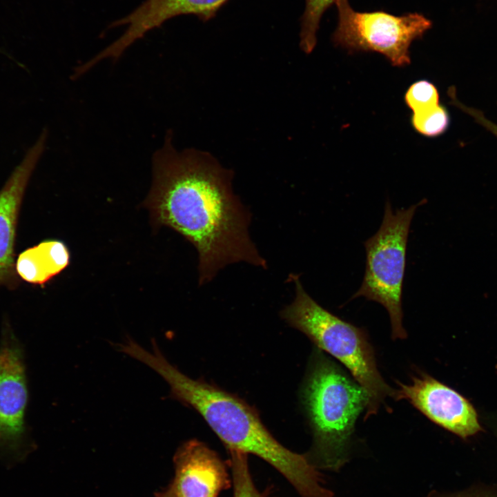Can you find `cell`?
Returning a JSON list of instances; mask_svg holds the SVG:
<instances>
[{
  "instance_id": "obj_18",
  "label": "cell",
  "mask_w": 497,
  "mask_h": 497,
  "mask_svg": "<svg viewBox=\"0 0 497 497\" xmlns=\"http://www.w3.org/2000/svg\"><path fill=\"white\" fill-rule=\"evenodd\" d=\"M426 497H497V487L480 484L455 492L431 491Z\"/></svg>"
},
{
  "instance_id": "obj_5",
  "label": "cell",
  "mask_w": 497,
  "mask_h": 497,
  "mask_svg": "<svg viewBox=\"0 0 497 497\" xmlns=\"http://www.w3.org/2000/svg\"><path fill=\"white\" fill-rule=\"evenodd\" d=\"M425 202L423 199L407 208L393 211L390 202L387 201L379 229L364 243V278L350 299L364 297L382 305L390 318L393 340L407 337L402 324V308L407 244L412 218L416 209Z\"/></svg>"
},
{
  "instance_id": "obj_1",
  "label": "cell",
  "mask_w": 497,
  "mask_h": 497,
  "mask_svg": "<svg viewBox=\"0 0 497 497\" xmlns=\"http://www.w3.org/2000/svg\"><path fill=\"white\" fill-rule=\"evenodd\" d=\"M233 172L211 154L177 151L171 133L153 157V180L144 204L155 226H166L197 251L199 284L239 262L266 268L248 234L249 211L233 193Z\"/></svg>"
},
{
  "instance_id": "obj_4",
  "label": "cell",
  "mask_w": 497,
  "mask_h": 497,
  "mask_svg": "<svg viewBox=\"0 0 497 497\" xmlns=\"http://www.w3.org/2000/svg\"><path fill=\"white\" fill-rule=\"evenodd\" d=\"M292 277L295 297L281 311L282 318L350 371L368 396L367 420L377 413L386 398H393L396 389L380 375L366 331L323 308L306 292L298 275Z\"/></svg>"
},
{
  "instance_id": "obj_16",
  "label": "cell",
  "mask_w": 497,
  "mask_h": 497,
  "mask_svg": "<svg viewBox=\"0 0 497 497\" xmlns=\"http://www.w3.org/2000/svg\"><path fill=\"white\" fill-rule=\"evenodd\" d=\"M405 101L413 113H416L438 105L439 93L431 82L419 80L409 87L405 95Z\"/></svg>"
},
{
  "instance_id": "obj_14",
  "label": "cell",
  "mask_w": 497,
  "mask_h": 497,
  "mask_svg": "<svg viewBox=\"0 0 497 497\" xmlns=\"http://www.w3.org/2000/svg\"><path fill=\"white\" fill-rule=\"evenodd\" d=\"M411 122L416 131L420 134L435 137L447 130L450 118L445 107L439 104L435 107L413 113Z\"/></svg>"
},
{
  "instance_id": "obj_13",
  "label": "cell",
  "mask_w": 497,
  "mask_h": 497,
  "mask_svg": "<svg viewBox=\"0 0 497 497\" xmlns=\"http://www.w3.org/2000/svg\"><path fill=\"white\" fill-rule=\"evenodd\" d=\"M337 0H305V8L302 16L300 42L302 50L311 53L315 47L317 32L324 12Z\"/></svg>"
},
{
  "instance_id": "obj_3",
  "label": "cell",
  "mask_w": 497,
  "mask_h": 497,
  "mask_svg": "<svg viewBox=\"0 0 497 497\" xmlns=\"http://www.w3.org/2000/svg\"><path fill=\"white\" fill-rule=\"evenodd\" d=\"M313 433L306 454L317 469L339 470L347 461L355 422L367 409L368 396L320 349L313 353L300 392Z\"/></svg>"
},
{
  "instance_id": "obj_7",
  "label": "cell",
  "mask_w": 497,
  "mask_h": 497,
  "mask_svg": "<svg viewBox=\"0 0 497 497\" xmlns=\"http://www.w3.org/2000/svg\"><path fill=\"white\" fill-rule=\"evenodd\" d=\"M28 402L23 349L5 318L0 341V449L18 454L27 445Z\"/></svg>"
},
{
  "instance_id": "obj_2",
  "label": "cell",
  "mask_w": 497,
  "mask_h": 497,
  "mask_svg": "<svg viewBox=\"0 0 497 497\" xmlns=\"http://www.w3.org/2000/svg\"><path fill=\"white\" fill-rule=\"evenodd\" d=\"M152 351L136 342L128 355L150 367L168 384L170 397L196 410L228 450L251 454L277 469L301 497H318L324 480L306 454L282 445L262 422L258 413L239 397L204 381L192 379L170 364L155 339Z\"/></svg>"
},
{
  "instance_id": "obj_6",
  "label": "cell",
  "mask_w": 497,
  "mask_h": 497,
  "mask_svg": "<svg viewBox=\"0 0 497 497\" xmlns=\"http://www.w3.org/2000/svg\"><path fill=\"white\" fill-rule=\"evenodd\" d=\"M338 25L331 40L351 52H376L393 66L410 64L409 47L432 26L422 14L393 15L383 10L358 12L348 0H337Z\"/></svg>"
},
{
  "instance_id": "obj_9",
  "label": "cell",
  "mask_w": 497,
  "mask_h": 497,
  "mask_svg": "<svg viewBox=\"0 0 497 497\" xmlns=\"http://www.w3.org/2000/svg\"><path fill=\"white\" fill-rule=\"evenodd\" d=\"M393 399L407 400L431 421L462 439L482 431L478 414L464 396L426 373L412 376L411 384L397 382Z\"/></svg>"
},
{
  "instance_id": "obj_19",
  "label": "cell",
  "mask_w": 497,
  "mask_h": 497,
  "mask_svg": "<svg viewBox=\"0 0 497 497\" xmlns=\"http://www.w3.org/2000/svg\"><path fill=\"white\" fill-rule=\"evenodd\" d=\"M161 497H175L173 492L170 489V491H167L166 494H163Z\"/></svg>"
},
{
  "instance_id": "obj_10",
  "label": "cell",
  "mask_w": 497,
  "mask_h": 497,
  "mask_svg": "<svg viewBox=\"0 0 497 497\" xmlns=\"http://www.w3.org/2000/svg\"><path fill=\"white\" fill-rule=\"evenodd\" d=\"M175 497H217L229 486L228 474L218 455L204 442L190 440L174 457Z\"/></svg>"
},
{
  "instance_id": "obj_11",
  "label": "cell",
  "mask_w": 497,
  "mask_h": 497,
  "mask_svg": "<svg viewBox=\"0 0 497 497\" xmlns=\"http://www.w3.org/2000/svg\"><path fill=\"white\" fill-rule=\"evenodd\" d=\"M228 0H145L126 17L113 21L109 28L126 26L123 35L107 47L118 58L135 41L167 20L181 14H195L202 21L213 17Z\"/></svg>"
},
{
  "instance_id": "obj_17",
  "label": "cell",
  "mask_w": 497,
  "mask_h": 497,
  "mask_svg": "<svg viewBox=\"0 0 497 497\" xmlns=\"http://www.w3.org/2000/svg\"><path fill=\"white\" fill-rule=\"evenodd\" d=\"M448 95L451 99L450 103L466 113L474 120L489 130L497 138V124L487 119L484 113L476 108L469 107L461 103L456 97V89L454 86L449 88Z\"/></svg>"
},
{
  "instance_id": "obj_15",
  "label": "cell",
  "mask_w": 497,
  "mask_h": 497,
  "mask_svg": "<svg viewBox=\"0 0 497 497\" xmlns=\"http://www.w3.org/2000/svg\"><path fill=\"white\" fill-rule=\"evenodd\" d=\"M228 451L234 488L233 497H263L253 481L247 454L238 451Z\"/></svg>"
},
{
  "instance_id": "obj_8",
  "label": "cell",
  "mask_w": 497,
  "mask_h": 497,
  "mask_svg": "<svg viewBox=\"0 0 497 497\" xmlns=\"http://www.w3.org/2000/svg\"><path fill=\"white\" fill-rule=\"evenodd\" d=\"M43 130L12 169L0 188V290L15 291L21 280L15 271V246L20 213L28 186L45 150Z\"/></svg>"
},
{
  "instance_id": "obj_12",
  "label": "cell",
  "mask_w": 497,
  "mask_h": 497,
  "mask_svg": "<svg viewBox=\"0 0 497 497\" xmlns=\"http://www.w3.org/2000/svg\"><path fill=\"white\" fill-rule=\"evenodd\" d=\"M70 258L64 242L46 239L18 254L16 273L21 282L43 287L68 266Z\"/></svg>"
}]
</instances>
